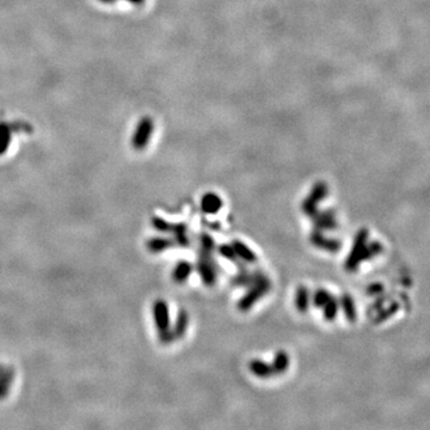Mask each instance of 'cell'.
<instances>
[{"mask_svg":"<svg viewBox=\"0 0 430 430\" xmlns=\"http://www.w3.org/2000/svg\"><path fill=\"white\" fill-rule=\"evenodd\" d=\"M340 309H342L345 318L349 322H354L357 319V309L353 298L349 294H343L340 299Z\"/></svg>","mask_w":430,"mask_h":430,"instance_id":"obj_17","label":"cell"},{"mask_svg":"<svg viewBox=\"0 0 430 430\" xmlns=\"http://www.w3.org/2000/svg\"><path fill=\"white\" fill-rule=\"evenodd\" d=\"M249 369L253 376L260 379H268L274 376L272 364H267L265 361L258 360V359L250 361Z\"/></svg>","mask_w":430,"mask_h":430,"instance_id":"obj_9","label":"cell"},{"mask_svg":"<svg viewBox=\"0 0 430 430\" xmlns=\"http://www.w3.org/2000/svg\"><path fill=\"white\" fill-rule=\"evenodd\" d=\"M174 239H171V238H167V237H155V238H151L150 241H148V251L151 252V253H160V252L167 251L171 246H174Z\"/></svg>","mask_w":430,"mask_h":430,"instance_id":"obj_12","label":"cell"},{"mask_svg":"<svg viewBox=\"0 0 430 430\" xmlns=\"http://www.w3.org/2000/svg\"><path fill=\"white\" fill-rule=\"evenodd\" d=\"M329 189L326 183L318 182L311 190L310 195L302 202L301 210L307 217H313L319 212L318 205L328 196Z\"/></svg>","mask_w":430,"mask_h":430,"instance_id":"obj_4","label":"cell"},{"mask_svg":"<svg viewBox=\"0 0 430 430\" xmlns=\"http://www.w3.org/2000/svg\"><path fill=\"white\" fill-rule=\"evenodd\" d=\"M153 317H155V328L158 331L160 342L164 345H169L171 342H174V333L171 330L170 312H169L167 301L157 300L153 304Z\"/></svg>","mask_w":430,"mask_h":430,"instance_id":"obj_2","label":"cell"},{"mask_svg":"<svg viewBox=\"0 0 430 430\" xmlns=\"http://www.w3.org/2000/svg\"><path fill=\"white\" fill-rule=\"evenodd\" d=\"M214 250H215V243H214L213 238L205 233L201 234L200 236V251L213 253Z\"/></svg>","mask_w":430,"mask_h":430,"instance_id":"obj_25","label":"cell"},{"mask_svg":"<svg viewBox=\"0 0 430 430\" xmlns=\"http://www.w3.org/2000/svg\"><path fill=\"white\" fill-rule=\"evenodd\" d=\"M221 208H222V200L219 195L208 193L202 198L201 210L203 213L213 215V214L219 213Z\"/></svg>","mask_w":430,"mask_h":430,"instance_id":"obj_8","label":"cell"},{"mask_svg":"<svg viewBox=\"0 0 430 430\" xmlns=\"http://www.w3.org/2000/svg\"><path fill=\"white\" fill-rule=\"evenodd\" d=\"M270 288H272V283H270L269 277H267L262 273H258V276H257L255 283L249 287L248 292L238 301V310L241 311V312L251 310L257 301H260L264 295L269 293Z\"/></svg>","mask_w":430,"mask_h":430,"instance_id":"obj_1","label":"cell"},{"mask_svg":"<svg viewBox=\"0 0 430 430\" xmlns=\"http://www.w3.org/2000/svg\"><path fill=\"white\" fill-rule=\"evenodd\" d=\"M13 378H15L13 369L0 366V400H4L8 395Z\"/></svg>","mask_w":430,"mask_h":430,"instance_id":"obj_15","label":"cell"},{"mask_svg":"<svg viewBox=\"0 0 430 430\" xmlns=\"http://www.w3.org/2000/svg\"><path fill=\"white\" fill-rule=\"evenodd\" d=\"M311 304L310 291L307 289V287L299 286L298 289L295 292L294 305L295 309L300 313H305L309 311Z\"/></svg>","mask_w":430,"mask_h":430,"instance_id":"obj_10","label":"cell"},{"mask_svg":"<svg viewBox=\"0 0 430 430\" xmlns=\"http://www.w3.org/2000/svg\"><path fill=\"white\" fill-rule=\"evenodd\" d=\"M217 251H219V253H220L221 256L224 257L225 260L231 261L232 263L237 264L238 267L241 268V269H245L244 264L241 263L243 261L238 258L236 251H234V249L232 248V245H220V246L217 248Z\"/></svg>","mask_w":430,"mask_h":430,"instance_id":"obj_22","label":"cell"},{"mask_svg":"<svg viewBox=\"0 0 430 430\" xmlns=\"http://www.w3.org/2000/svg\"><path fill=\"white\" fill-rule=\"evenodd\" d=\"M289 357H288V354L286 352H283V350H280L277 353L275 354V357H274V360H273L272 367L273 371H274V376L277 374H283V373L286 372L287 369H289Z\"/></svg>","mask_w":430,"mask_h":430,"instance_id":"obj_19","label":"cell"},{"mask_svg":"<svg viewBox=\"0 0 430 430\" xmlns=\"http://www.w3.org/2000/svg\"><path fill=\"white\" fill-rule=\"evenodd\" d=\"M193 270H194V268L189 262L181 261L174 267V272H172V280L174 282L179 283V285L184 283L186 280L189 279Z\"/></svg>","mask_w":430,"mask_h":430,"instance_id":"obj_14","label":"cell"},{"mask_svg":"<svg viewBox=\"0 0 430 430\" xmlns=\"http://www.w3.org/2000/svg\"><path fill=\"white\" fill-rule=\"evenodd\" d=\"M188 326H189V314L186 310H181L176 317L174 328L171 329L174 333V340L182 338L186 335Z\"/></svg>","mask_w":430,"mask_h":430,"instance_id":"obj_11","label":"cell"},{"mask_svg":"<svg viewBox=\"0 0 430 430\" xmlns=\"http://www.w3.org/2000/svg\"><path fill=\"white\" fill-rule=\"evenodd\" d=\"M322 309L324 319L328 322H333L338 317V311H340V302H338V299L333 297Z\"/></svg>","mask_w":430,"mask_h":430,"instance_id":"obj_21","label":"cell"},{"mask_svg":"<svg viewBox=\"0 0 430 430\" xmlns=\"http://www.w3.org/2000/svg\"><path fill=\"white\" fill-rule=\"evenodd\" d=\"M152 226H153L158 232L170 233L172 224H170L169 221L165 220L163 217H152Z\"/></svg>","mask_w":430,"mask_h":430,"instance_id":"obj_24","label":"cell"},{"mask_svg":"<svg viewBox=\"0 0 430 430\" xmlns=\"http://www.w3.org/2000/svg\"><path fill=\"white\" fill-rule=\"evenodd\" d=\"M367 239H369V233H367L366 229H362V231L357 233L353 249H352V251L349 253L348 260L345 262V269L348 272H355L357 267H359V264L362 262L364 249H366V245H367Z\"/></svg>","mask_w":430,"mask_h":430,"instance_id":"obj_5","label":"cell"},{"mask_svg":"<svg viewBox=\"0 0 430 430\" xmlns=\"http://www.w3.org/2000/svg\"><path fill=\"white\" fill-rule=\"evenodd\" d=\"M331 298H333V295H331L330 292L326 291V289H318L314 293L313 297L311 298V301H312L314 306L318 307V309H322Z\"/></svg>","mask_w":430,"mask_h":430,"instance_id":"obj_23","label":"cell"},{"mask_svg":"<svg viewBox=\"0 0 430 430\" xmlns=\"http://www.w3.org/2000/svg\"><path fill=\"white\" fill-rule=\"evenodd\" d=\"M311 244L328 252H338L341 249V241L324 236L323 231L314 229L310 237Z\"/></svg>","mask_w":430,"mask_h":430,"instance_id":"obj_6","label":"cell"},{"mask_svg":"<svg viewBox=\"0 0 430 430\" xmlns=\"http://www.w3.org/2000/svg\"><path fill=\"white\" fill-rule=\"evenodd\" d=\"M312 219H313L314 229L324 232V231H333L338 227V221L333 210L318 212Z\"/></svg>","mask_w":430,"mask_h":430,"instance_id":"obj_7","label":"cell"},{"mask_svg":"<svg viewBox=\"0 0 430 430\" xmlns=\"http://www.w3.org/2000/svg\"><path fill=\"white\" fill-rule=\"evenodd\" d=\"M258 273H249L245 269H241V272L238 273L232 279V285L236 287H245L249 288L256 281Z\"/></svg>","mask_w":430,"mask_h":430,"instance_id":"obj_20","label":"cell"},{"mask_svg":"<svg viewBox=\"0 0 430 430\" xmlns=\"http://www.w3.org/2000/svg\"><path fill=\"white\" fill-rule=\"evenodd\" d=\"M171 234H174V244L179 245L186 248L189 245V238H188V227L184 224H172L171 227Z\"/></svg>","mask_w":430,"mask_h":430,"instance_id":"obj_18","label":"cell"},{"mask_svg":"<svg viewBox=\"0 0 430 430\" xmlns=\"http://www.w3.org/2000/svg\"><path fill=\"white\" fill-rule=\"evenodd\" d=\"M196 270L205 286H214L217 280V268L213 260V253L200 251Z\"/></svg>","mask_w":430,"mask_h":430,"instance_id":"obj_3","label":"cell"},{"mask_svg":"<svg viewBox=\"0 0 430 430\" xmlns=\"http://www.w3.org/2000/svg\"><path fill=\"white\" fill-rule=\"evenodd\" d=\"M152 124L148 120L143 121V124H140L139 131L138 134L136 136V139L133 141V145L136 146L138 150L145 148L148 145V138H150V133H151Z\"/></svg>","mask_w":430,"mask_h":430,"instance_id":"obj_16","label":"cell"},{"mask_svg":"<svg viewBox=\"0 0 430 430\" xmlns=\"http://www.w3.org/2000/svg\"><path fill=\"white\" fill-rule=\"evenodd\" d=\"M232 248L236 251L237 256L245 263H255L257 261L256 253L241 241H233Z\"/></svg>","mask_w":430,"mask_h":430,"instance_id":"obj_13","label":"cell"}]
</instances>
